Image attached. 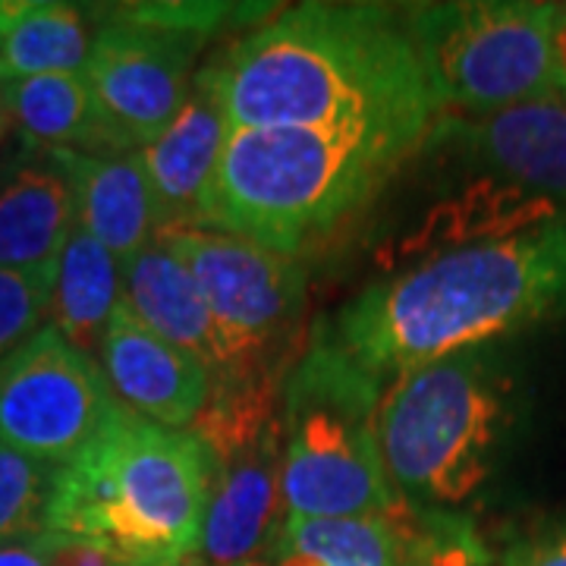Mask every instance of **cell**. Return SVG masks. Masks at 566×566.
<instances>
[{"mask_svg":"<svg viewBox=\"0 0 566 566\" xmlns=\"http://www.w3.org/2000/svg\"><path fill=\"white\" fill-rule=\"evenodd\" d=\"M214 488V457L189 428L123 406L73 463L61 465L48 532L117 547L151 566H192Z\"/></svg>","mask_w":566,"mask_h":566,"instance_id":"277c9868","label":"cell"},{"mask_svg":"<svg viewBox=\"0 0 566 566\" xmlns=\"http://www.w3.org/2000/svg\"><path fill=\"white\" fill-rule=\"evenodd\" d=\"M120 409L98 359L54 324L0 363V444L32 460L73 463Z\"/></svg>","mask_w":566,"mask_h":566,"instance_id":"9c48e42d","label":"cell"},{"mask_svg":"<svg viewBox=\"0 0 566 566\" xmlns=\"http://www.w3.org/2000/svg\"><path fill=\"white\" fill-rule=\"evenodd\" d=\"M20 142L76 155H126L107 133L85 73H48L3 82Z\"/></svg>","mask_w":566,"mask_h":566,"instance_id":"ffe728a7","label":"cell"},{"mask_svg":"<svg viewBox=\"0 0 566 566\" xmlns=\"http://www.w3.org/2000/svg\"><path fill=\"white\" fill-rule=\"evenodd\" d=\"M227 136L230 120L223 114L221 95L202 66L180 114L158 139L139 148L142 167L155 199L158 233L202 223L205 196L221 161Z\"/></svg>","mask_w":566,"mask_h":566,"instance_id":"2e32d148","label":"cell"},{"mask_svg":"<svg viewBox=\"0 0 566 566\" xmlns=\"http://www.w3.org/2000/svg\"><path fill=\"white\" fill-rule=\"evenodd\" d=\"M13 133V117H10V107L3 98V88H0V145L7 142V136Z\"/></svg>","mask_w":566,"mask_h":566,"instance_id":"f546056e","label":"cell"},{"mask_svg":"<svg viewBox=\"0 0 566 566\" xmlns=\"http://www.w3.org/2000/svg\"><path fill=\"white\" fill-rule=\"evenodd\" d=\"M158 240L189 268L214 318L243 353L286 365L303 356V262L211 227L161 230Z\"/></svg>","mask_w":566,"mask_h":566,"instance_id":"ba28073f","label":"cell"},{"mask_svg":"<svg viewBox=\"0 0 566 566\" xmlns=\"http://www.w3.org/2000/svg\"><path fill=\"white\" fill-rule=\"evenodd\" d=\"M566 318V221L387 271L344 305L334 340L390 385L403 371Z\"/></svg>","mask_w":566,"mask_h":566,"instance_id":"7a4b0ae2","label":"cell"},{"mask_svg":"<svg viewBox=\"0 0 566 566\" xmlns=\"http://www.w3.org/2000/svg\"><path fill=\"white\" fill-rule=\"evenodd\" d=\"M95 13L63 0H0V85L3 82L82 73Z\"/></svg>","mask_w":566,"mask_h":566,"instance_id":"44dd1931","label":"cell"},{"mask_svg":"<svg viewBox=\"0 0 566 566\" xmlns=\"http://www.w3.org/2000/svg\"><path fill=\"white\" fill-rule=\"evenodd\" d=\"M286 523L283 424L214 463L211 504L192 566H245L268 554Z\"/></svg>","mask_w":566,"mask_h":566,"instance_id":"7c38bea8","label":"cell"},{"mask_svg":"<svg viewBox=\"0 0 566 566\" xmlns=\"http://www.w3.org/2000/svg\"><path fill=\"white\" fill-rule=\"evenodd\" d=\"M76 223V186L61 151L20 142L0 155V268H57Z\"/></svg>","mask_w":566,"mask_h":566,"instance_id":"5bb4252c","label":"cell"},{"mask_svg":"<svg viewBox=\"0 0 566 566\" xmlns=\"http://www.w3.org/2000/svg\"><path fill=\"white\" fill-rule=\"evenodd\" d=\"M95 22L98 29L82 73L120 151H139L180 114L208 39L133 20L120 7L95 13Z\"/></svg>","mask_w":566,"mask_h":566,"instance_id":"30bf717a","label":"cell"},{"mask_svg":"<svg viewBox=\"0 0 566 566\" xmlns=\"http://www.w3.org/2000/svg\"><path fill=\"white\" fill-rule=\"evenodd\" d=\"M403 566H497V557L465 513L416 510Z\"/></svg>","mask_w":566,"mask_h":566,"instance_id":"cb8c5ba5","label":"cell"},{"mask_svg":"<svg viewBox=\"0 0 566 566\" xmlns=\"http://www.w3.org/2000/svg\"><path fill=\"white\" fill-rule=\"evenodd\" d=\"M381 394L385 385L346 356L331 324L308 331L281 400L286 516H371L400 504L378 441Z\"/></svg>","mask_w":566,"mask_h":566,"instance_id":"8992f818","label":"cell"},{"mask_svg":"<svg viewBox=\"0 0 566 566\" xmlns=\"http://www.w3.org/2000/svg\"><path fill=\"white\" fill-rule=\"evenodd\" d=\"M98 356L114 397L148 422L189 428L208 403L211 371L205 363L139 322L126 300L107 322Z\"/></svg>","mask_w":566,"mask_h":566,"instance_id":"4fadbf2b","label":"cell"},{"mask_svg":"<svg viewBox=\"0 0 566 566\" xmlns=\"http://www.w3.org/2000/svg\"><path fill=\"white\" fill-rule=\"evenodd\" d=\"M497 566H566V516L513 542Z\"/></svg>","mask_w":566,"mask_h":566,"instance_id":"4316f807","label":"cell"},{"mask_svg":"<svg viewBox=\"0 0 566 566\" xmlns=\"http://www.w3.org/2000/svg\"><path fill=\"white\" fill-rule=\"evenodd\" d=\"M422 145L363 126L230 129L199 227L300 262L365 214Z\"/></svg>","mask_w":566,"mask_h":566,"instance_id":"3957f363","label":"cell"},{"mask_svg":"<svg viewBox=\"0 0 566 566\" xmlns=\"http://www.w3.org/2000/svg\"><path fill=\"white\" fill-rule=\"evenodd\" d=\"M412 523L416 506L403 501L371 516H286L268 554L245 566H403Z\"/></svg>","mask_w":566,"mask_h":566,"instance_id":"d6986e66","label":"cell"},{"mask_svg":"<svg viewBox=\"0 0 566 566\" xmlns=\"http://www.w3.org/2000/svg\"><path fill=\"white\" fill-rule=\"evenodd\" d=\"M422 148L465 177L516 186L566 211V102H528L488 117H441Z\"/></svg>","mask_w":566,"mask_h":566,"instance_id":"8fae6325","label":"cell"},{"mask_svg":"<svg viewBox=\"0 0 566 566\" xmlns=\"http://www.w3.org/2000/svg\"><path fill=\"white\" fill-rule=\"evenodd\" d=\"M513 412L516 385L494 346L460 349L394 378L378 409L394 494L416 510L472 501L501 463Z\"/></svg>","mask_w":566,"mask_h":566,"instance_id":"5b68a950","label":"cell"},{"mask_svg":"<svg viewBox=\"0 0 566 566\" xmlns=\"http://www.w3.org/2000/svg\"><path fill=\"white\" fill-rule=\"evenodd\" d=\"M0 566H48L35 542H13L0 545Z\"/></svg>","mask_w":566,"mask_h":566,"instance_id":"83f0119b","label":"cell"},{"mask_svg":"<svg viewBox=\"0 0 566 566\" xmlns=\"http://www.w3.org/2000/svg\"><path fill=\"white\" fill-rule=\"evenodd\" d=\"M560 3L463 0L409 3L406 29L444 117H488L528 102L564 98L554 51Z\"/></svg>","mask_w":566,"mask_h":566,"instance_id":"52a82bcc","label":"cell"},{"mask_svg":"<svg viewBox=\"0 0 566 566\" xmlns=\"http://www.w3.org/2000/svg\"><path fill=\"white\" fill-rule=\"evenodd\" d=\"M35 545L44 554L48 566H151L126 557L123 551L104 542L66 535V532H44L35 538Z\"/></svg>","mask_w":566,"mask_h":566,"instance_id":"484cf974","label":"cell"},{"mask_svg":"<svg viewBox=\"0 0 566 566\" xmlns=\"http://www.w3.org/2000/svg\"><path fill=\"white\" fill-rule=\"evenodd\" d=\"M230 129L363 126L428 139L441 104L403 7L300 3L205 66Z\"/></svg>","mask_w":566,"mask_h":566,"instance_id":"6da1fadb","label":"cell"},{"mask_svg":"<svg viewBox=\"0 0 566 566\" xmlns=\"http://www.w3.org/2000/svg\"><path fill=\"white\" fill-rule=\"evenodd\" d=\"M54 271L0 268V363L48 324Z\"/></svg>","mask_w":566,"mask_h":566,"instance_id":"d4e9b609","label":"cell"},{"mask_svg":"<svg viewBox=\"0 0 566 566\" xmlns=\"http://www.w3.org/2000/svg\"><path fill=\"white\" fill-rule=\"evenodd\" d=\"M76 186L80 227L120 264L133 262L155 240V199L139 151L126 155H76L61 151Z\"/></svg>","mask_w":566,"mask_h":566,"instance_id":"ac0fdd59","label":"cell"},{"mask_svg":"<svg viewBox=\"0 0 566 566\" xmlns=\"http://www.w3.org/2000/svg\"><path fill=\"white\" fill-rule=\"evenodd\" d=\"M120 300L123 264L76 223L57 259L48 324H54L76 349L98 356L107 322Z\"/></svg>","mask_w":566,"mask_h":566,"instance_id":"7402d4cb","label":"cell"},{"mask_svg":"<svg viewBox=\"0 0 566 566\" xmlns=\"http://www.w3.org/2000/svg\"><path fill=\"white\" fill-rule=\"evenodd\" d=\"M557 221H566V211L551 199L485 177H465L457 192L428 208L422 221L394 245V262L387 264V271L422 262L450 249L520 237Z\"/></svg>","mask_w":566,"mask_h":566,"instance_id":"e0dca14e","label":"cell"},{"mask_svg":"<svg viewBox=\"0 0 566 566\" xmlns=\"http://www.w3.org/2000/svg\"><path fill=\"white\" fill-rule=\"evenodd\" d=\"M123 300L155 334H161L164 340L205 363L211 378L259 368V365H283V368L296 365L255 359L233 344L221 322L214 318L189 268L158 237L133 262L123 264Z\"/></svg>","mask_w":566,"mask_h":566,"instance_id":"9a60e30c","label":"cell"},{"mask_svg":"<svg viewBox=\"0 0 566 566\" xmlns=\"http://www.w3.org/2000/svg\"><path fill=\"white\" fill-rule=\"evenodd\" d=\"M554 51H557V63H560V76H564V88H566V7H557V25H554Z\"/></svg>","mask_w":566,"mask_h":566,"instance_id":"f1b7e54d","label":"cell"},{"mask_svg":"<svg viewBox=\"0 0 566 566\" xmlns=\"http://www.w3.org/2000/svg\"><path fill=\"white\" fill-rule=\"evenodd\" d=\"M61 465L0 444V545L35 542L48 532Z\"/></svg>","mask_w":566,"mask_h":566,"instance_id":"603a6c76","label":"cell"}]
</instances>
